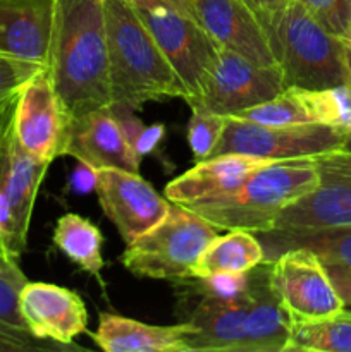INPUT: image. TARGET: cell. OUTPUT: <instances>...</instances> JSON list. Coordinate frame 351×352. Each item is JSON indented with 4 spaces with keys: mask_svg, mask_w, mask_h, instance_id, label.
<instances>
[{
    "mask_svg": "<svg viewBox=\"0 0 351 352\" xmlns=\"http://www.w3.org/2000/svg\"><path fill=\"white\" fill-rule=\"evenodd\" d=\"M47 69L69 122L112 105L103 0H55Z\"/></svg>",
    "mask_w": 351,
    "mask_h": 352,
    "instance_id": "cell-1",
    "label": "cell"
},
{
    "mask_svg": "<svg viewBox=\"0 0 351 352\" xmlns=\"http://www.w3.org/2000/svg\"><path fill=\"white\" fill-rule=\"evenodd\" d=\"M186 322L195 327L188 352H286L291 336V320L268 284L267 261L253 268L243 296L231 301L196 298Z\"/></svg>",
    "mask_w": 351,
    "mask_h": 352,
    "instance_id": "cell-2",
    "label": "cell"
},
{
    "mask_svg": "<svg viewBox=\"0 0 351 352\" xmlns=\"http://www.w3.org/2000/svg\"><path fill=\"white\" fill-rule=\"evenodd\" d=\"M112 105L136 110L148 102L186 98V88L157 41L126 0H103Z\"/></svg>",
    "mask_w": 351,
    "mask_h": 352,
    "instance_id": "cell-3",
    "label": "cell"
},
{
    "mask_svg": "<svg viewBox=\"0 0 351 352\" xmlns=\"http://www.w3.org/2000/svg\"><path fill=\"white\" fill-rule=\"evenodd\" d=\"M319 170L313 157L277 160L255 172L234 191L188 206L217 230H274L282 210L313 191Z\"/></svg>",
    "mask_w": 351,
    "mask_h": 352,
    "instance_id": "cell-4",
    "label": "cell"
},
{
    "mask_svg": "<svg viewBox=\"0 0 351 352\" xmlns=\"http://www.w3.org/2000/svg\"><path fill=\"white\" fill-rule=\"evenodd\" d=\"M217 237V229L188 206L171 203L157 226L126 244L120 261L136 277L181 280L195 275V265Z\"/></svg>",
    "mask_w": 351,
    "mask_h": 352,
    "instance_id": "cell-5",
    "label": "cell"
},
{
    "mask_svg": "<svg viewBox=\"0 0 351 352\" xmlns=\"http://www.w3.org/2000/svg\"><path fill=\"white\" fill-rule=\"evenodd\" d=\"M277 58L286 88L327 89L350 85L341 36L296 0H289L279 24Z\"/></svg>",
    "mask_w": 351,
    "mask_h": 352,
    "instance_id": "cell-6",
    "label": "cell"
},
{
    "mask_svg": "<svg viewBox=\"0 0 351 352\" xmlns=\"http://www.w3.org/2000/svg\"><path fill=\"white\" fill-rule=\"evenodd\" d=\"M186 88V103L205 82L219 52L189 0H145L133 6Z\"/></svg>",
    "mask_w": 351,
    "mask_h": 352,
    "instance_id": "cell-7",
    "label": "cell"
},
{
    "mask_svg": "<svg viewBox=\"0 0 351 352\" xmlns=\"http://www.w3.org/2000/svg\"><path fill=\"white\" fill-rule=\"evenodd\" d=\"M16 96L0 113V237L9 253L19 260L26 250L38 189L50 164L31 157L17 141L14 134Z\"/></svg>",
    "mask_w": 351,
    "mask_h": 352,
    "instance_id": "cell-8",
    "label": "cell"
},
{
    "mask_svg": "<svg viewBox=\"0 0 351 352\" xmlns=\"http://www.w3.org/2000/svg\"><path fill=\"white\" fill-rule=\"evenodd\" d=\"M346 134V127L329 124L265 126L229 116L226 117L222 136L209 158L231 153L272 162L310 158L339 150Z\"/></svg>",
    "mask_w": 351,
    "mask_h": 352,
    "instance_id": "cell-9",
    "label": "cell"
},
{
    "mask_svg": "<svg viewBox=\"0 0 351 352\" xmlns=\"http://www.w3.org/2000/svg\"><path fill=\"white\" fill-rule=\"evenodd\" d=\"M279 65H262L227 48H220L202 89L188 105L191 110L229 117L268 102L284 91Z\"/></svg>",
    "mask_w": 351,
    "mask_h": 352,
    "instance_id": "cell-10",
    "label": "cell"
},
{
    "mask_svg": "<svg viewBox=\"0 0 351 352\" xmlns=\"http://www.w3.org/2000/svg\"><path fill=\"white\" fill-rule=\"evenodd\" d=\"M268 263V284L289 320H312L343 309L326 265L306 248H291Z\"/></svg>",
    "mask_w": 351,
    "mask_h": 352,
    "instance_id": "cell-11",
    "label": "cell"
},
{
    "mask_svg": "<svg viewBox=\"0 0 351 352\" xmlns=\"http://www.w3.org/2000/svg\"><path fill=\"white\" fill-rule=\"evenodd\" d=\"M313 160L319 184L282 210L274 227L277 232L351 226V151H327Z\"/></svg>",
    "mask_w": 351,
    "mask_h": 352,
    "instance_id": "cell-12",
    "label": "cell"
},
{
    "mask_svg": "<svg viewBox=\"0 0 351 352\" xmlns=\"http://www.w3.org/2000/svg\"><path fill=\"white\" fill-rule=\"evenodd\" d=\"M69 117L48 69H41L19 89L14 105V134L36 160L52 164L62 157Z\"/></svg>",
    "mask_w": 351,
    "mask_h": 352,
    "instance_id": "cell-13",
    "label": "cell"
},
{
    "mask_svg": "<svg viewBox=\"0 0 351 352\" xmlns=\"http://www.w3.org/2000/svg\"><path fill=\"white\" fill-rule=\"evenodd\" d=\"M95 172L100 206L126 244L143 236L167 215L171 201L158 195L140 174L120 168Z\"/></svg>",
    "mask_w": 351,
    "mask_h": 352,
    "instance_id": "cell-14",
    "label": "cell"
},
{
    "mask_svg": "<svg viewBox=\"0 0 351 352\" xmlns=\"http://www.w3.org/2000/svg\"><path fill=\"white\" fill-rule=\"evenodd\" d=\"M19 311L30 332L43 342L78 349L72 340L88 329V311L71 289L26 282L19 292Z\"/></svg>",
    "mask_w": 351,
    "mask_h": 352,
    "instance_id": "cell-15",
    "label": "cell"
},
{
    "mask_svg": "<svg viewBox=\"0 0 351 352\" xmlns=\"http://www.w3.org/2000/svg\"><path fill=\"white\" fill-rule=\"evenodd\" d=\"M62 155L76 158L93 170L120 168L140 174L141 158L127 140L112 105L71 120Z\"/></svg>",
    "mask_w": 351,
    "mask_h": 352,
    "instance_id": "cell-16",
    "label": "cell"
},
{
    "mask_svg": "<svg viewBox=\"0 0 351 352\" xmlns=\"http://www.w3.org/2000/svg\"><path fill=\"white\" fill-rule=\"evenodd\" d=\"M193 12L220 48L262 65H279L272 41L253 12L240 0H189Z\"/></svg>",
    "mask_w": 351,
    "mask_h": 352,
    "instance_id": "cell-17",
    "label": "cell"
},
{
    "mask_svg": "<svg viewBox=\"0 0 351 352\" xmlns=\"http://www.w3.org/2000/svg\"><path fill=\"white\" fill-rule=\"evenodd\" d=\"M55 0H0V55L47 67Z\"/></svg>",
    "mask_w": 351,
    "mask_h": 352,
    "instance_id": "cell-18",
    "label": "cell"
},
{
    "mask_svg": "<svg viewBox=\"0 0 351 352\" xmlns=\"http://www.w3.org/2000/svg\"><path fill=\"white\" fill-rule=\"evenodd\" d=\"M272 160L250 155H219L196 162V165L165 188L164 196L171 203L191 206L206 199L219 198L240 188L244 181Z\"/></svg>",
    "mask_w": 351,
    "mask_h": 352,
    "instance_id": "cell-19",
    "label": "cell"
},
{
    "mask_svg": "<svg viewBox=\"0 0 351 352\" xmlns=\"http://www.w3.org/2000/svg\"><path fill=\"white\" fill-rule=\"evenodd\" d=\"M195 327L148 325L112 313H100L98 329L92 333L96 346L107 352H188V340Z\"/></svg>",
    "mask_w": 351,
    "mask_h": 352,
    "instance_id": "cell-20",
    "label": "cell"
},
{
    "mask_svg": "<svg viewBox=\"0 0 351 352\" xmlns=\"http://www.w3.org/2000/svg\"><path fill=\"white\" fill-rule=\"evenodd\" d=\"M262 237L265 241V261L274 260L279 253L291 248H306L313 251L323 265L351 267V226L298 232L270 230L262 234Z\"/></svg>",
    "mask_w": 351,
    "mask_h": 352,
    "instance_id": "cell-21",
    "label": "cell"
},
{
    "mask_svg": "<svg viewBox=\"0 0 351 352\" xmlns=\"http://www.w3.org/2000/svg\"><path fill=\"white\" fill-rule=\"evenodd\" d=\"M28 278L14 263L0 268V351L65 349L57 344L38 340L28 329L19 311V292Z\"/></svg>",
    "mask_w": 351,
    "mask_h": 352,
    "instance_id": "cell-22",
    "label": "cell"
},
{
    "mask_svg": "<svg viewBox=\"0 0 351 352\" xmlns=\"http://www.w3.org/2000/svg\"><path fill=\"white\" fill-rule=\"evenodd\" d=\"M265 263L264 244L246 230H227L217 236L195 265L193 277L250 272Z\"/></svg>",
    "mask_w": 351,
    "mask_h": 352,
    "instance_id": "cell-23",
    "label": "cell"
},
{
    "mask_svg": "<svg viewBox=\"0 0 351 352\" xmlns=\"http://www.w3.org/2000/svg\"><path fill=\"white\" fill-rule=\"evenodd\" d=\"M54 244L83 272L102 282L103 236L92 220L78 213L62 215L55 223Z\"/></svg>",
    "mask_w": 351,
    "mask_h": 352,
    "instance_id": "cell-24",
    "label": "cell"
},
{
    "mask_svg": "<svg viewBox=\"0 0 351 352\" xmlns=\"http://www.w3.org/2000/svg\"><path fill=\"white\" fill-rule=\"evenodd\" d=\"M286 351L351 352V309L291 322Z\"/></svg>",
    "mask_w": 351,
    "mask_h": 352,
    "instance_id": "cell-25",
    "label": "cell"
},
{
    "mask_svg": "<svg viewBox=\"0 0 351 352\" xmlns=\"http://www.w3.org/2000/svg\"><path fill=\"white\" fill-rule=\"evenodd\" d=\"M226 117L215 113L191 110L188 126V143L195 162L206 160L222 136Z\"/></svg>",
    "mask_w": 351,
    "mask_h": 352,
    "instance_id": "cell-26",
    "label": "cell"
},
{
    "mask_svg": "<svg viewBox=\"0 0 351 352\" xmlns=\"http://www.w3.org/2000/svg\"><path fill=\"white\" fill-rule=\"evenodd\" d=\"M45 65L0 55V103L7 102Z\"/></svg>",
    "mask_w": 351,
    "mask_h": 352,
    "instance_id": "cell-27",
    "label": "cell"
},
{
    "mask_svg": "<svg viewBox=\"0 0 351 352\" xmlns=\"http://www.w3.org/2000/svg\"><path fill=\"white\" fill-rule=\"evenodd\" d=\"M310 10L323 26L337 36L344 34L346 26V0H296Z\"/></svg>",
    "mask_w": 351,
    "mask_h": 352,
    "instance_id": "cell-28",
    "label": "cell"
},
{
    "mask_svg": "<svg viewBox=\"0 0 351 352\" xmlns=\"http://www.w3.org/2000/svg\"><path fill=\"white\" fill-rule=\"evenodd\" d=\"M240 2H243L257 16V19L264 26L265 33L270 38L272 47L277 55V30L289 0H240Z\"/></svg>",
    "mask_w": 351,
    "mask_h": 352,
    "instance_id": "cell-29",
    "label": "cell"
},
{
    "mask_svg": "<svg viewBox=\"0 0 351 352\" xmlns=\"http://www.w3.org/2000/svg\"><path fill=\"white\" fill-rule=\"evenodd\" d=\"M326 270L344 308L351 306V267H344V265H326Z\"/></svg>",
    "mask_w": 351,
    "mask_h": 352,
    "instance_id": "cell-30",
    "label": "cell"
},
{
    "mask_svg": "<svg viewBox=\"0 0 351 352\" xmlns=\"http://www.w3.org/2000/svg\"><path fill=\"white\" fill-rule=\"evenodd\" d=\"M164 131L165 129L162 124H153V126L150 127H143L140 136L134 141V151L138 153V157L143 158L145 155L151 153V151L158 146L162 138H164Z\"/></svg>",
    "mask_w": 351,
    "mask_h": 352,
    "instance_id": "cell-31",
    "label": "cell"
},
{
    "mask_svg": "<svg viewBox=\"0 0 351 352\" xmlns=\"http://www.w3.org/2000/svg\"><path fill=\"white\" fill-rule=\"evenodd\" d=\"M96 184V172L93 168H89L88 165L79 164V167L72 172L71 177V189L74 192H89L95 189Z\"/></svg>",
    "mask_w": 351,
    "mask_h": 352,
    "instance_id": "cell-32",
    "label": "cell"
},
{
    "mask_svg": "<svg viewBox=\"0 0 351 352\" xmlns=\"http://www.w3.org/2000/svg\"><path fill=\"white\" fill-rule=\"evenodd\" d=\"M14 263H17V260L9 253L7 246L3 244L2 237H0V268H7Z\"/></svg>",
    "mask_w": 351,
    "mask_h": 352,
    "instance_id": "cell-33",
    "label": "cell"
},
{
    "mask_svg": "<svg viewBox=\"0 0 351 352\" xmlns=\"http://www.w3.org/2000/svg\"><path fill=\"white\" fill-rule=\"evenodd\" d=\"M341 40H343L344 64H346L348 78H350V86H351V40H346V38H341Z\"/></svg>",
    "mask_w": 351,
    "mask_h": 352,
    "instance_id": "cell-34",
    "label": "cell"
},
{
    "mask_svg": "<svg viewBox=\"0 0 351 352\" xmlns=\"http://www.w3.org/2000/svg\"><path fill=\"white\" fill-rule=\"evenodd\" d=\"M346 26H344V34L341 38L351 40V0H346Z\"/></svg>",
    "mask_w": 351,
    "mask_h": 352,
    "instance_id": "cell-35",
    "label": "cell"
},
{
    "mask_svg": "<svg viewBox=\"0 0 351 352\" xmlns=\"http://www.w3.org/2000/svg\"><path fill=\"white\" fill-rule=\"evenodd\" d=\"M339 150H346V151H351V131H348V134H346V140H344L343 146H341Z\"/></svg>",
    "mask_w": 351,
    "mask_h": 352,
    "instance_id": "cell-36",
    "label": "cell"
},
{
    "mask_svg": "<svg viewBox=\"0 0 351 352\" xmlns=\"http://www.w3.org/2000/svg\"><path fill=\"white\" fill-rule=\"evenodd\" d=\"M127 3H131V6H136V3H141V2H145V0H126Z\"/></svg>",
    "mask_w": 351,
    "mask_h": 352,
    "instance_id": "cell-37",
    "label": "cell"
},
{
    "mask_svg": "<svg viewBox=\"0 0 351 352\" xmlns=\"http://www.w3.org/2000/svg\"><path fill=\"white\" fill-rule=\"evenodd\" d=\"M12 98H14V96H12ZM12 98H10V100H12ZM10 100H7V102H3V103H0V113H2V110H3V107H6V105H7V103H9V102H10Z\"/></svg>",
    "mask_w": 351,
    "mask_h": 352,
    "instance_id": "cell-38",
    "label": "cell"
}]
</instances>
